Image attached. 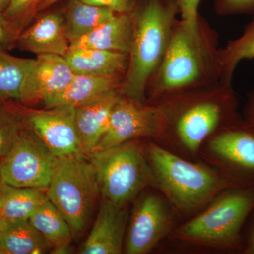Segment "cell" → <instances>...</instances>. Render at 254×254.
Here are the masks:
<instances>
[{"label": "cell", "instance_id": "ac0fdd59", "mask_svg": "<svg viewBox=\"0 0 254 254\" xmlns=\"http://www.w3.org/2000/svg\"><path fill=\"white\" fill-rule=\"evenodd\" d=\"M131 14H118L71 44L70 48H87L128 54L133 34Z\"/></svg>", "mask_w": 254, "mask_h": 254}, {"label": "cell", "instance_id": "d4e9b609", "mask_svg": "<svg viewBox=\"0 0 254 254\" xmlns=\"http://www.w3.org/2000/svg\"><path fill=\"white\" fill-rule=\"evenodd\" d=\"M32 61L13 56L0 48V100L19 101Z\"/></svg>", "mask_w": 254, "mask_h": 254}, {"label": "cell", "instance_id": "4fadbf2b", "mask_svg": "<svg viewBox=\"0 0 254 254\" xmlns=\"http://www.w3.org/2000/svg\"><path fill=\"white\" fill-rule=\"evenodd\" d=\"M75 73L60 55H37L28 70L18 103L24 105L44 102L69 84Z\"/></svg>", "mask_w": 254, "mask_h": 254}, {"label": "cell", "instance_id": "277c9868", "mask_svg": "<svg viewBox=\"0 0 254 254\" xmlns=\"http://www.w3.org/2000/svg\"><path fill=\"white\" fill-rule=\"evenodd\" d=\"M254 209V188L230 187L177 225L169 238L195 250L242 254L244 228Z\"/></svg>", "mask_w": 254, "mask_h": 254}, {"label": "cell", "instance_id": "6da1fadb", "mask_svg": "<svg viewBox=\"0 0 254 254\" xmlns=\"http://www.w3.org/2000/svg\"><path fill=\"white\" fill-rule=\"evenodd\" d=\"M219 34L200 15L178 19L161 63L148 80L147 102L221 83Z\"/></svg>", "mask_w": 254, "mask_h": 254}, {"label": "cell", "instance_id": "83f0119b", "mask_svg": "<svg viewBox=\"0 0 254 254\" xmlns=\"http://www.w3.org/2000/svg\"><path fill=\"white\" fill-rule=\"evenodd\" d=\"M214 9L220 16L254 15V0H215Z\"/></svg>", "mask_w": 254, "mask_h": 254}, {"label": "cell", "instance_id": "3957f363", "mask_svg": "<svg viewBox=\"0 0 254 254\" xmlns=\"http://www.w3.org/2000/svg\"><path fill=\"white\" fill-rule=\"evenodd\" d=\"M154 174L156 189L180 216L192 217L222 190L235 187L216 168L201 160H190L152 140H142Z\"/></svg>", "mask_w": 254, "mask_h": 254}, {"label": "cell", "instance_id": "9a60e30c", "mask_svg": "<svg viewBox=\"0 0 254 254\" xmlns=\"http://www.w3.org/2000/svg\"><path fill=\"white\" fill-rule=\"evenodd\" d=\"M63 11H50L33 20L18 36L16 46L36 55L64 56L70 48Z\"/></svg>", "mask_w": 254, "mask_h": 254}, {"label": "cell", "instance_id": "30bf717a", "mask_svg": "<svg viewBox=\"0 0 254 254\" xmlns=\"http://www.w3.org/2000/svg\"><path fill=\"white\" fill-rule=\"evenodd\" d=\"M56 157L26 126L0 161V181L16 187L47 190Z\"/></svg>", "mask_w": 254, "mask_h": 254}, {"label": "cell", "instance_id": "ffe728a7", "mask_svg": "<svg viewBox=\"0 0 254 254\" xmlns=\"http://www.w3.org/2000/svg\"><path fill=\"white\" fill-rule=\"evenodd\" d=\"M48 199L46 190L13 187L0 181V223L28 220Z\"/></svg>", "mask_w": 254, "mask_h": 254}, {"label": "cell", "instance_id": "4dcf8cb0", "mask_svg": "<svg viewBox=\"0 0 254 254\" xmlns=\"http://www.w3.org/2000/svg\"><path fill=\"white\" fill-rule=\"evenodd\" d=\"M201 0H174L181 19L195 21L199 16L198 7Z\"/></svg>", "mask_w": 254, "mask_h": 254}, {"label": "cell", "instance_id": "7402d4cb", "mask_svg": "<svg viewBox=\"0 0 254 254\" xmlns=\"http://www.w3.org/2000/svg\"><path fill=\"white\" fill-rule=\"evenodd\" d=\"M53 247L51 253L67 254L73 236L64 217L49 199L45 201L28 220Z\"/></svg>", "mask_w": 254, "mask_h": 254}, {"label": "cell", "instance_id": "7c38bea8", "mask_svg": "<svg viewBox=\"0 0 254 254\" xmlns=\"http://www.w3.org/2000/svg\"><path fill=\"white\" fill-rule=\"evenodd\" d=\"M25 126L56 158L83 153L73 107L32 110L21 107Z\"/></svg>", "mask_w": 254, "mask_h": 254}, {"label": "cell", "instance_id": "603a6c76", "mask_svg": "<svg viewBox=\"0 0 254 254\" xmlns=\"http://www.w3.org/2000/svg\"><path fill=\"white\" fill-rule=\"evenodd\" d=\"M63 14L66 35L72 44L102 23L111 19L118 13L108 8L86 4L80 0H69Z\"/></svg>", "mask_w": 254, "mask_h": 254}, {"label": "cell", "instance_id": "8fae6325", "mask_svg": "<svg viewBox=\"0 0 254 254\" xmlns=\"http://www.w3.org/2000/svg\"><path fill=\"white\" fill-rule=\"evenodd\" d=\"M143 139L165 147L166 132L162 114L155 104L139 103L122 95L114 106L108 128L93 152Z\"/></svg>", "mask_w": 254, "mask_h": 254}, {"label": "cell", "instance_id": "e575fe53", "mask_svg": "<svg viewBox=\"0 0 254 254\" xmlns=\"http://www.w3.org/2000/svg\"><path fill=\"white\" fill-rule=\"evenodd\" d=\"M12 0H0V13H2L11 2Z\"/></svg>", "mask_w": 254, "mask_h": 254}, {"label": "cell", "instance_id": "5bb4252c", "mask_svg": "<svg viewBox=\"0 0 254 254\" xmlns=\"http://www.w3.org/2000/svg\"><path fill=\"white\" fill-rule=\"evenodd\" d=\"M128 207H120L102 199L91 232L81 245V254H124L129 218Z\"/></svg>", "mask_w": 254, "mask_h": 254}, {"label": "cell", "instance_id": "1f68e13d", "mask_svg": "<svg viewBox=\"0 0 254 254\" xmlns=\"http://www.w3.org/2000/svg\"><path fill=\"white\" fill-rule=\"evenodd\" d=\"M242 115L247 123L254 126V87L247 95Z\"/></svg>", "mask_w": 254, "mask_h": 254}, {"label": "cell", "instance_id": "cb8c5ba5", "mask_svg": "<svg viewBox=\"0 0 254 254\" xmlns=\"http://www.w3.org/2000/svg\"><path fill=\"white\" fill-rule=\"evenodd\" d=\"M220 82L232 84L235 70L243 60L254 59V16L236 39L227 42L219 52Z\"/></svg>", "mask_w": 254, "mask_h": 254}, {"label": "cell", "instance_id": "8992f818", "mask_svg": "<svg viewBox=\"0 0 254 254\" xmlns=\"http://www.w3.org/2000/svg\"><path fill=\"white\" fill-rule=\"evenodd\" d=\"M88 156L96 172L102 199L128 207L147 189H156L142 140L125 142Z\"/></svg>", "mask_w": 254, "mask_h": 254}, {"label": "cell", "instance_id": "44dd1931", "mask_svg": "<svg viewBox=\"0 0 254 254\" xmlns=\"http://www.w3.org/2000/svg\"><path fill=\"white\" fill-rule=\"evenodd\" d=\"M53 247L28 220L0 223L1 254H42Z\"/></svg>", "mask_w": 254, "mask_h": 254}, {"label": "cell", "instance_id": "52a82bcc", "mask_svg": "<svg viewBox=\"0 0 254 254\" xmlns=\"http://www.w3.org/2000/svg\"><path fill=\"white\" fill-rule=\"evenodd\" d=\"M46 191L48 199L67 221L73 237L81 235L100 196L96 172L88 155L56 158Z\"/></svg>", "mask_w": 254, "mask_h": 254}, {"label": "cell", "instance_id": "484cf974", "mask_svg": "<svg viewBox=\"0 0 254 254\" xmlns=\"http://www.w3.org/2000/svg\"><path fill=\"white\" fill-rule=\"evenodd\" d=\"M25 124L21 106L0 100V161L12 148Z\"/></svg>", "mask_w": 254, "mask_h": 254}, {"label": "cell", "instance_id": "d6a6232c", "mask_svg": "<svg viewBox=\"0 0 254 254\" xmlns=\"http://www.w3.org/2000/svg\"><path fill=\"white\" fill-rule=\"evenodd\" d=\"M252 222H251L250 229L245 235V247L242 254H254V209L252 211Z\"/></svg>", "mask_w": 254, "mask_h": 254}, {"label": "cell", "instance_id": "d590c367", "mask_svg": "<svg viewBox=\"0 0 254 254\" xmlns=\"http://www.w3.org/2000/svg\"><path fill=\"white\" fill-rule=\"evenodd\" d=\"M0 254H1V252H0Z\"/></svg>", "mask_w": 254, "mask_h": 254}, {"label": "cell", "instance_id": "836d02e7", "mask_svg": "<svg viewBox=\"0 0 254 254\" xmlns=\"http://www.w3.org/2000/svg\"><path fill=\"white\" fill-rule=\"evenodd\" d=\"M61 1V0H44L43 4L41 5V11H45V10L48 9V8L51 7L52 6L56 4L58 1Z\"/></svg>", "mask_w": 254, "mask_h": 254}, {"label": "cell", "instance_id": "9c48e42d", "mask_svg": "<svg viewBox=\"0 0 254 254\" xmlns=\"http://www.w3.org/2000/svg\"><path fill=\"white\" fill-rule=\"evenodd\" d=\"M180 217L168 198L155 188L147 189L133 201L125 235L124 254H146L177 226Z\"/></svg>", "mask_w": 254, "mask_h": 254}, {"label": "cell", "instance_id": "4316f807", "mask_svg": "<svg viewBox=\"0 0 254 254\" xmlns=\"http://www.w3.org/2000/svg\"><path fill=\"white\" fill-rule=\"evenodd\" d=\"M43 1L44 0H12L2 13L20 35L37 17Z\"/></svg>", "mask_w": 254, "mask_h": 254}, {"label": "cell", "instance_id": "7a4b0ae2", "mask_svg": "<svg viewBox=\"0 0 254 254\" xmlns=\"http://www.w3.org/2000/svg\"><path fill=\"white\" fill-rule=\"evenodd\" d=\"M152 104L163 116L165 148L190 160H199L202 145L241 115L233 86L222 83L170 95Z\"/></svg>", "mask_w": 254, "mask_h": 254}, {"label": "cell", "instance_id": "5b68a950", "mask_svg": "<svg viewBox=\"0 0 254 254\" xmlns=\"http://www.w3.org/2000/svg\"><path fill=\"white\" fill-rule=\"evenodd\" d=\"M131 15L128 68L120 91L129 99L148 103L147 83L166 52L179 10L174 0H138Z\"/></svg>", "mask_w": 254, "mask_h": 254}, {"label": "cell", "instance_id": "f1b7e54d", "mask_svg": "<svg viewBox=\"0 0 254 254\" xmlns=\"http://www.w3.org/2000/svg\"><path fill=\"white\" fill-rule=\"evenodd\" d=\"M86 4L102 6L118 14H131L138 0H80Z\"/></svg>", "mask_w": 254, "mask_h": 254}, {"label": "cell", "instance_id": "ba28073f", "mask_svg": "<svg viewBox=\"0 0 254 254\" xmlns=\"http://www.w3.org/2000/svg\"><path fill=\"white\" fill-rule=\"evenodd\" d=\"M199 160L216 168L235 187L254 188V126L242 114L202 145Z\"/></svg>", "mask_w": 254, "mask_h": 254}, {"label": "cell", "instance_id": "f546056e", "mask_svg": "<svg viewBox=\"0 0 254 254\" xmlns=\"http://www.w3.org/2000/svg\"><path fill=\"white\" fill-rule=\"evenodd\" d=\"M19 33L5 18L3 13H0V48L9 49L16 46Z\"/></svg>", "mask_w": 254, "mask_h": 254}, {"label": "cell", "instance_id": "e0dca14e", "mask_svg": "<svg viewBox=\"0 0 254 254\" xmlns=\"http://www.w3.org/2000/svg\"><path fill=\"white\" fill-rule=\"evenodd\" d=\"M73 72L77 74L125 77L128 54L87 48H70L64 56Z\"/></svg>", "mask_w": 254, "mask_h": 254}, {"label": "cell", "instance_id": "d6986e66", "mask_svg": "<svg viewBox=\"0 0 254 254\" xmlns=\"http://www.w3.org/2000/svg\"><path fill=\"white\" fill-rule=\"evenodd\" d=\"M123 78L104 77L75 73L64 89L43 102L46 108L77 107L98 95L120 89Z\"/></svg>", "mask_w": 254, "mask_h": 254}, {"label": "cell", "instance_id": "2e32d148", "mask_svg": "<svg viewBox=\"0 0 254 254\" xmlns=\"http://www.w3.org/2000/svg\"><path fill=\"white\" fill-rule=\"evenodd\" d=\"M121 96L120 89L113 90L75 107V123L85 154L94 151L109 125L114 106Z\"/></svg>", "mask_w": 254, "mask_h": 254}]
</instances>
